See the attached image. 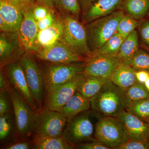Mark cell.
Returning <instances> with one entry per match:
<instances>
[{
    "label": "cell",
    "mask_w": 149,
    "mask_h": 149,
    "mask_svg": "<svg viewBox=\"0 0 149 149\" xmlns=\"http://www.w3.org/2000/svg\"><path fill=\"white\" fill-rule=\"evenodd\" d=\"M8 91L12 102L17 139L19 140L27 139L32 134L35 110L29 105L20 93L10 85Z\"/></svg>",
    "instance_id": "7"
},
{
    "label": "cell",
    "mask_w": 149,
    "mask_h": 149,
    "mask_svg": "<svg viewBox=\"0 0 149 149\" xmlns=\"http://www.w3.org/2000/svg\"><path fill=\"white\" fill-rule=\"evenodd\" d=\"M0 29H1V32H16L15 31L14 29L1 17H0Z\"/></svg>",
    "instance_id": "44"
},
{
    "label": "cell",
    "mask_w": 149,
    "mask_h": 149,
    "mask_svg": "<svg viewBox=\"0 0 149 149\" xmlns=\"http://www.w3.org/2000/svg\"><path fill=\"white\" fill-rule=\"evenodd\" d=\"M108 80L87 74V77L78 87L77 91L85 98L91 99L98 93Z\"/></svg>",
    "instance_id": "26"
},
{
    "label": "cell",
    "mask_w": 149,
    "mask_h": 149,
    "mask_svg": "<svg viewBox=\"0 0 149 149\" xmlns=\"http://www.w3.org/2000/svg\"><path fill=\"white\" fill-rule=\"evenodd\" d=\"M54 9L50 8L44 5L35 3L33 7V14L36 21H39L45 17L51 11Z\"/></svg>",
    "instance_id": "35"
},
{
    "label": "cell",
    "mask_w": 149,
    "mask_h": 149,
    "mask_svg": "<svg viewBox=\"0 0 149 149\" xmlns=\"http://www.w3.org/2000/svg\"><path fill=\"white\" fill-rule=\"evenodd\" d=\"M55 0H34L35 3L41 4L55 9L54 3Z\"/></svg>",
    "instance_id": "45"
},
{
    "label": "cell",
    "mask_w": 149,
    "mask_h": 149,
    "mask_svg": "<svg viewBox=\"0 0 149 149\" xmlns=\"http://www.w3.org/2000/svg\"><path fill=\"white\" fill-rule=\"evenodd\" d=\"M33 6L22 13L23 18L18 35L25 52L35 54V40L39 30L33 16Z\"/></svg>",
    "instance_id": "14"
},
{
    "label": "cell",
    "mask_w": 149,
    "mask_h": 149,
    "mask_svg": "<svg viewBox=\"0 0 149 149\" xmlns=\"http://www.w3.org/2000/svg\"><path fill=\"white\" fill-rule=\"evenodd\" d=\"M119 10L139 21L149 13V0H122Z\"/></svg>",
    "instance_id": "23"
},
{
    "label": "cell",
    "mask_w": 149,
    "mask_h": 149,
    "mask_svg": "<svg viewBox=\"0 0 149 149\" xmlns=\"http://www.w3.org/2000/svg\"><path fill=\"white\" fill-rule=\"evenodd\" d=\"M140 49L139 35L136 29L124 39L117 56L120 62L128 64Z\"/></svg>",
    "instance_id": "22"
},
{
    "label": "cell",
    "mask_w": 149,
    "mask_h": 149,
    "mask_svg": "<svg viewBox=\"0 0 149 149\" xmlns=\"http://www.w3.org/2000/svg\"><path fill=\"white\" fill-rule=\"evenodd\" d=\"M138 24V20L125 14L118 23L116 32L125 39L131 32L137 29Z\"/></svg>",
    "instance_id": "30"
},
{
    "label": "cell",
    "mask_w": 149,
    "mask_h": 149,
    "mask_svg": "<svg viewBox=\"0 0 149 149\" xmlns=\"http://www.w3.org/2000/svg\"></svg>",
    "instance_id": "49"
},
{
    "label": "cell",
    "mask_w": 149,
    "mask_h": 149,
    "mask_svg": "<svg viewBox=\"0 0 149 149\" xmlns=\"http://www.w3.org/2000/svg\"><path fill=\"white\" fill-rule=\"evenodd\" d=\"M137 30L140 47L149 54V19L147 17L139 20Z\"/></svg>",
    "instance_id": "32"
},
{
    "label": "cell",
    "mask_w": 149,
    "mask_h": 149,
    "mask_svg": "<svg viewBox=\"0 0 149 149\" xmlns=\"http://www.w3.org/2000/svg\"><path fill=\"white\" fill-rule=\"evenodd\" d=\"M63 27L62 19L61 17H58L55 23L50 27L39 31L35 40V54L59 41L62 32Z\"/></svg>",
    "instance_id": "18"
},
{
    "label": "cell",
    "mask_w": 149,
    "mask_h": 149,
    "mask_svg": "<svg viewBox=\"0 0 149 149\" xmlns=\"http://www.w3.org/2000/svg\"><path fill=\"white\" fill-rule=\"evenodd\" d=\"M75 148L80 149H110L109 147L97 141H93L82 143L75 146Z\"/></svg>",
    "instance_id": "39"
},
{
    "label": "cell",
    "mask_w": 149,
    "mask_h": 149,
    "mask_svg": "<svg viewBox=\"0 0 149 149\" xmlns=\"http://www.w3.org/2000/svg\"><path fill=\"white\" fill-rule=\"evenodd\" d=\"M117 149H149V141L129 139Z\"/></svg>",
    "instance_id": "36"
},
{
    "label": "cell",
    "mask_w": 149,
    "mask_h": 149,
    "mask_svg": "<svg viewBox=\"0 0 149 149\" xmlns=\"http://www.w3.org/2000/svg\"><path fill=\"white\" fill-rule=\"evenodd\" d=\"M136 76L137 81L144 85L149 78V72L146 70H136Z\"/></svg>",
    "instance_id": "41"
},
{
    "label": "cell",
    "mask_w": 149,
    "mask_h": 149,
    "mask_svg": "<svg viewBox=\"0 0 149 149\" xmlns=\"http://www.w3.org/2000/svg\"><path fill=\"white\" fill-rule=\"evenodd\" d=\"M87 74L82 72L77 74L68 82L59 86L46 97L45 108L58 111L77 91Z\"/></svg>",
    "instance_id": "10"
},
{
    "label": "cell",
    "mask_w": 149,
    "mask_h": 149,
    "mask_svg": "<svg viewBox=\"0 0 149 149\" xmlns=\"http://www.w3.org/2000/svg\"><path fill=\"white\" fill-rule=\"evenodd\" d=\"M135 72L136 70L130 65L120 62L109 80L124 91L138 82Z\"/></svg>",
    "instance_id": "20"
},
{
    "label": "cell",
    "mask_w": 149,
    "mask_h": 149,
    "mask_svg": "<svg viewBox=\"0 0 149 149\" xmlns=\"http://www.w3.org/2000/svg\"><path fill=\"white\" fill-rule=\"evenodd\" d=\"M91 108L90 99L85 98L77 91L58 112L66 118L68 121Z\"/></svg>",
    "instance_id": "19"
},
{
    "label": "cell",
    "mask_w": 149,
    "mask_h": 149,
    "mask_svg": "<svg viewBox=\"0 0 149 149\" xmlns=\"http://www.w3.org/2000/svg\"><path fill=\"white\" fill-rule=\"evenodd\" d=\"M1 69L4 73L11 86L18 91L29 105L35 110L37 106L29 92L24 71L19 61L1 67Z\"/></svg>",
    "instance_id": "13"
},
{
    "label": "cell",
    "mask_w": 149,
    "mask_h": 149,
    "mask_svg": "<svg viewBox=\"0 0 149 149\" xmlns=\"http://www.w3.org/2000/svg\"><path fill=\"white\" fill-rule=\"evenodd\" d=\"M3 149H35L33 141L27 140V139L19 140L18 142L8 143Z\"/></svg>",
    "instance_id": "38"
},
{
    "label": "cell",
    "mask_w": 149,
    "mask_h": 149,
    "mask_svg": "<svg viewBox=\"0 0 149 149\" xmlns=\"http://www.w3.org/2000/svg\"><path fill=\"white\" fill-rule=\"evenodd\" d=\"M95 129L88 115H78L68 120L62 136L66 142L75 148L82 143L93 141Z\"/></svg>",
    "instance_id": "9"
},
{
    "label": "cell",
    "mask_w": 149,
    "mask_h": 149,
    "mask_svg": "<svg viewBox=\"0 0 149 149\" xmlns=\"http://www.w3.org/2000/svg\"><path fill=\"white\" fill-rule=\"evenodd\" d=\"M41 61L45 83L46 97L59 86L84 72L87 63V62H80L70 64H58Z\"/></svg>",
    "instance_id": "4"
},
{
    "label": "cell",
    "mask_w": 149,
    "mask_h": 149,
    "mask_svg": "<svg viewBox=\"0 0 149 149\" xmlns=\"http://www.w3.org/2000/svg\"><path fill=\"white\" fill-rule=\"evenodd\" d=\"M42 61L58 64H70L80 62H88L89 59L74 53L60 41L35 54Z\"/></svg>",
    "instance_id": "11"
},
{
    "label": "cell",
    "mask_w": 149,
    "mask_h": 149,
    "mask_svg": "<svg viewBox=\"0 0 149 149\" xmlns=\"http://www.w3.org/2000/svg\"><path fill=\"white\" fill-rule=\"evenodd\" d=\"M57 18L56 16L54 9L52 10L45 17L36 21L39 31L50 27L55 23Z\"/></svg>",
    "instance_id": "37"
},
{
    "label": "cell",
    "mask_w": 149,
    "mask_h": 149,
    "mask_svg": "<svg viewBox=\"0 0 149 149\" xmlns=\"http://www.w3.org/2000/svg\"><path fill=\"white\" fill-rule=\"evenodd\" d=\"M144 85H145V86L147 89V90L149 92V78L147 80L146 82L145 83Z\"/></svg>",
    "instance_id": "46"
},
{
    "label": "cell",
    "mask_w": 149,
    "mask_h": 149,
    "mask_svg": "<svg viewBox=\"0 0 149 149\" xmlns=\"http://www.w3.org/2000/svg\"><path fill=\"white\" fill-rule=\"evenodd\" d=\"M81 9V13L85 11L97 0H77Z\"/></svg>",
    "instance_id": "43"
},
{
    "label": "cell",
    "mask_w": 149,
    "mask_h": 149,
    "mask_svg": "<svg viewBox=\"0 0 149 149\" xmlns=\"http://www.w3.org/2000/svg\"><path fill=\"white\" fill-rule=\"evenodd\" d=\"M125 110L141 120L149 123V98L142 100L128 107Z\"/></svg>",
    "instance_id": "31"
},
{
    "label": "cell",
    "mask_w": 149,
    "mask_h": 149,
    "mask_svg": "<svg viewBox=\"0 0 149 149\" xmlns=\"http://www.w3.org/2000/svg\"><path fill=\"white\" fill-rule=\"evenodd\" d=\"M17 32H1L0 35L1 67L19 61L25 53Z\"/></svg>",
    "instance_id": "12"
},
{
    "label": "cell",
    "mask_w": 149,
    "mask_h": 149,
    "mask_svg": "<svg viewBox=\"0 0 149 149\" xmlns=\"http://www.w3.org/2000/svg\"><path fill=\"white\" fill-rule=\"evenodd\" d=\"M125 126L130 140L149 141V123L124 110L116 116Z\"/></svg>",
    "instance_id": "16"
},
{
    "label": "cell",
    "mask_w": 149,
    "mask_h": 149,
    "mask_svg": "<svg viewBox=\"0 0 149 149\" xmlns=\"http://www.w3.org/2000/svg\"><path fill=\"white\" fill-rule=\"evenodd\" d=\"M29 1V2L35 4V2H34V0H27Z\"/></svg>",
    "instance_id": "47"
},
{
    "label": "cell",
    "mask_w": 149,
    "mask_h": 149,
    "mask_svg": "<svg viewBox=\"0 0 149 149\" xmlns=\"http://www.w3.org/2000/svg\"><path fill=\"white\" fill-rule=\"evenodd\" d=\"M124 12L118 10L85 24L88 44L92 53L100 49L116 32Z\"/></svg>",
    "instance_id": "3"
},
{
    "label": "cell",
    "mask_w": 149,
    "mask_h": 149,
    "mask_svg": "<svg viewBox=\"0 0 149 149\" xmlns=\"http://www.w3.org/2000/svg\"><path fill=\"white\" fill-rule=\"evenodd\" d=\"M67 122V119L59 112L40 107L35 110L32 134L51 137L62 136Z\"/></svg>",
    "instance_id": "8"
},
{
    "label": "cell",
    "mask_w": 149,
    "mask_h": 149,
    "mask_svg": "<svg viewBox=\"0 0 149 149\" xmlns=\"http://www.w3.org/2000/svg\"><path fill=\"white\" fill-rule=\"evenodd\" d=\"M128 65L136 70H146L149 72V54L141 48Z\"/></svg>",
    "instance_id": "33"
},
{
    "label": "cell",
    "mask_w": 149,
    "mask_h": 149,
    "mask_svg": "<svg viewBox=\"0 0 149 149\" xmlns=\"http://www.w3.org/2000/svg\"><path fill=\"white\" fill-rule=\"evenodd\" d=\"M32 141L35 149H72L73 146L68 144L62 136L51 137L32 134Z\"/></svg>",
    "instance_id": "24"
},
{
    "label": "cell",
    "mask_w": 149,
    "mask_h": 149,
    "mask_svg": "<svg viewBox=\"0 0 149 149\" xmlns=\"http://www.w3.org/2000/svg\"><path fill=\"white\" fill-rule=\"evenodd\" d=\"M95 139L110 149H117L129 140L123 123L115 116H104L96 123Z\"/></svg>",
    "instance_id": "5"
},
{
    "label": "cell",
    "mask_w": 149,
    "mask_h": 149,
    "mask_svg": "<svg viewBox=\"0 0 149 149\" xmlns=\"http://www.w3.org/2000/svg\"><path fill=\"white\" fill-rule=\"evenodd\" d=\"M17 138L16 123L13 110L0 116V141L1 143L8 141Z\"/></svg>",
    "instance_id": "25"
},
{
    "label": "cell",
    "mask_w": 149,
    "mask_h": 149,
    "mask_svg": "<svg viewBox=\"0 0 149 149\" xmlns=\"http://www.w3.org/2000/svg\"><path fill=\"white\" fill-rule=\"evenodd\" d=\"M120 63L117 56H93L87 62L84 72L89 75L109 80Z\"/></svg>",
    "instance_id": "15"
},
{
    "label": "cell",
    "mask_w": 149,
    "mask_h": 149,
    "mask_svg": "<svg viewBox=\"0 0 149 149\" xmlns=\"http://www.w3.org/2000/svg\"><path fill=\"white\" fill-rule=\"evenodd\" d=\"M147 17L149 19V12L148 14V15H147Z\"/></svg>",
    "instance_id": "48"
},
{
    "label": "cell",
    "mask_w": 149,
    "mask_h": 149,
    "mask_svg": "<svg viewBox=\"0 0 149 149\" xmlns=\"http://www.w3.org/2000/svg\"><path fill=\"white\" fill-rule=\"evenodd\" d=\"M9 1L15 5L21 10L22 13L24 11L32 7L35 4L29 2L27 0H9Z\"/></svg>",
    "instance_id": "40"
},
{
    "label": "cell",
    "mask_w": 149,
    "mask_h": 149,
    "mask_svg": "<svg viewBox=\"0 0 149 149\" xmlns=\"http://www.w3.org/2000/svg\"><path fill=\"white\" fill-rule=\"evenodd\" d=\"M10 84L2 70L0 71V91L8 90Z\"/></svg>",
    "instance_id": "42"
},
{
    "label": "cell",
    "mask_w": 149,
    "mask_h": 149,
    "mask_svg": "<svg viewBox=\"0 0 149 149\" xmlns=\"http://www.w3.org/2000/svg\"><path fill=\"white\" fill-rule=\"evenodd\" d=\"M122 0H97L81 13L84 25L119 10Z\"/></svg>",
    "instance_id": "17"
},
{
    "label": "cell",
    "mask_w": 149,
    "mask_h": 149,
    "mask_svg": "<svg viewBox=\"0 0 149 149\" xmlns=\"http://www.w3.org/2000/svg\"><path fill=\"white\" fill-rule=\"evenodd\" d=\"M54 6L63 15H72L78 17L81 14L77 0H55Z\"/></svg>",
    "instance_id": "29"
},
{
    "label": "cell",
    "mask_w": 149,
    "mask_h": 149,
    "mask_svg": "<svg viewBox=\"0 0 149 149\" xmlns=\"http://www.w3.org/2000/svg\"><path fill=\"white\" fill-rule=\"evenodd\" d=\"M123 96L126 109L142 100L149 98V92L145 85L137 82L123 91Z\"/></svg>",
    "instance_id": "27"
},
{
    "label": "cell",
    "mask_w": 149,
    "mask_h": 149,
    "mask_svg": "<svg viewBox=\"0 0 149 149\" xmlns=\"http://www.w3.org/2000/svg\"><path fill=\"white\" fill-rule=\"evenodd\" d=\"M0 17L18 33L23 15L15 5L9 0H0Z\"/></svg>",
    "instance_id": "21"
},
{
    "label": "cell",
    "mask_w": 149,
    "mask_h": 149,
    "mask_svg": "<svg viewBox=\"0 0 149 149\" xmlns=\"http://www.w3.org/2000/svg\"><path fill=\"white\" fill-rule=\"evenodd\" d=\"M91 108L104 116H115L125 109L123 91L108 80L90 99Z\"/></svg>",
    "instance_id": "2"
},
{
    "label": "cell",
    "mask_w": 149,
    "mask_h": 149,
    "mask_svg": "<svg viewBox=\"0 0 149 149\" xmlns=\"http://www.w3.org/2000/svg\"><path fill=\"white\" fill-rule=\"evenodd\" d=\"M61 17L63 27L59 41L78 55L89 60L93 53L88 46L85 25L74 15H63Z\"/></svg>",
    "instance_id": "1"
},
{
    "label": "cell",
    "mask_w": 149,
    "mask_h": 149,
    "mask_svg": "<svg viewBox=\"0 0 149 149\" xmlns=\"http://www.w3.org/2000/svg\"><path fill=\"white\" fill-rule=\"evenodd\" d=\"M124 39L118 32H116L100 49L93 52V57L100 56H117Z\"/></svg>",
    "instance_id": "28"
},
{
    "label": "cell",
    "mask_w": 149,
    "mask_h": 149,
    "mask_svg": "<svg viewBox=\"0 0 149 149\" xmlns=\"http://www.w3.org/2000/svg\"><path fill=\"white\" fill-rule=\"evenodd\" d=\"M13 110L12 102L8 90L0 91V116Z\"/></svg>",
    "instance_id": "34"
},
{
    "label": "cell",
    "mask_w": 149,
    "mask_h": 149,
    "mask_svg": "<svg viewBox=\"0 0 149 149\" xmlns=\"http://www.w3.org/2000/svg\"><path fill=\"white\" fill-rule=\"evenodd\" d=\"M29 92L36 105L42 106L46 97L45 83L41 65L32 54H25L19 60Z\"/></svg>",
    "instance_id": "6"
}]
</instances>
